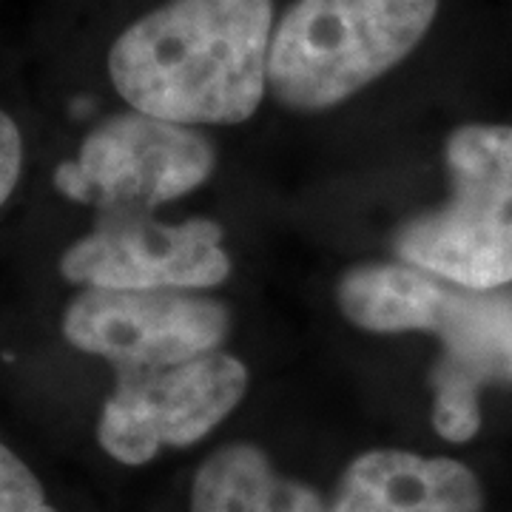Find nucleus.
<instances>
[{"label":"nucleus","mask_w":512,"mask_h":512,"mask_svg":"<svg viewBox=\"0 0 512 512\" xmlns=\"http://www.w3.org/2000/svg\"><path fill=\"white\" fill-rule=\"evenodd\" d=\"M441 0H293L274 26L268 89L291 111H328L396 69Z\"/></svg>","instance_id":"f03ea898"},{"label":"nucleus","mask_w":512,"mask_h":512,"mask_svg":"<svg viewBox=\"0 0 512 512\" xmlns=\"http://www.w3.org/2000/svg\"><path fill=\"white\" fill-rule=\"evenodd\" d=\"M225 231L214 220L160 222L151 214H106L60 259L83 288L208 291L231 276Z\"/></svg>","instance_id":"0eeeda50"},{"label":"nucleus","mask_w":512,"mask_h":512,"mask_svg":"<svg viewBox=\"0 0 512 512\" xmlns=\"http://www.w3.org/2000/svg\"><path fill=\"white\" fill-rule=\"evenodd\" d=\"M191 512H325L316 490L276 473L256 444H228L202 461Z\"/></svg>","instance_id":"9d476101"},{"label":"nucleus","mask_w":512,"mask_h":512,"mask_svg":"<svg viewBox=\"0 0 512 512\" xmlns=\"http://www.w3.org/2000/svg\"><path fill=\"white\" fill-rule=\"evenodd\" d=\"M0 512H57L35 473L6 444H0Z\"/></svg>","instance_id":"9b49d317"},{"label":"nucleus","mask_w":512,"mask_h":512,"mask_svg":"<svg viewBox=\"0 0 512 512\" xmlns=\"http://www.w3.org/2000/svg\"><path fill=\"white\" fill-rule=\"evenodd\" d=\"M20 165H23V140L15 126V120L0 111V208L12 197L15 185L20 180Z\"/></svg>","instance_id":"f8f14e48"},{"label":"nucleus","mask_w":512,"mask_h":512,"mask_svg":"<svg viewBox=\"0 0 512 512\" xmlns=\"http://www.w3.org/2000/svg\"><path fill=\"white\" fill-rule=\"evenodd\" d=\"M271 37V0H165L114 40L111 83L171 123H245L268 92Z\"/></svg>","instance_id":"f257e3e1"},{"label":"nucleus","mask_w":512,"mask_h":512,"mask_svg":"<svg viewBox=\"0 0 512 512\" xmlns=\"http://www.w3.org/2000/svg\"><path fill=\"white\" fill-rule=\"evenodd\" d=\"M478 476L456 458L370 450L353 458L325 512H481Z\"/></svg>","instance_id":"1a4fd4ad"},{"label":"nucleus","mask_w":512,"mask_h":512,"mask_svg":"<svg viewBox=\"0 0 512 512\" xmlns=\"http://www.w3.org/2000/svg\"><path fill=\"white\" fill-rule=\"evenodd\" d=\"M421 333L441 342V359L430 370L433 427L441 439L464 444L481 427V390L512 384V296L501 288H450L441 279Z\"/></svg>","instance_id":"6e6552de"},{"label":"nucleus","mask_w":512,"mask_h":512,"mask_svg":"<svg viewBox=\"0 0 512 512\" xmlns=\"http://www.w3.org/2000/svg\"><path fill=\"white\" fill-rule=\"evenodd\" d=\"M444 160L450 200L404 222L393 251L450 285L498 291L512 282V126L456 128Z\"/></svg>","instance_id":"7ed1b4c3"},{"label":"nucleus","mask_w":512,"mask_h":512,"mask_svg":"<svg viewBox=\"0 0 512 512\" xmlns=\"http://www.w3.org/2000/svg\"><path fill=\"white\" fill-rule=\"evenodd\" d=\"M248 390V367L214 350L183 365L117 373L97 421L114 461L140 467L163 447H191L220 427Z\"/></svg>","instance_id":"39448f33"},{"label":"nucleus","mask_w":512,"mask_h":512,"mask_svg":"<svg viewBox=\"0 0 512 512\" xmlns=\"http://www.w3.org/2000/svg\"><path fill=\"white\" fill-rule=\"evenodd\" d=\"M217 165L211 140L194 126L146 111L114 114L60 163L55 188L66 200L106 214H151L200 188Z\"/></svg>","instance_id":"20e7f679"},{"label":"nucleus","mask_w":512,"mask_h":512,"mask_svg":"<svg viewBox=\"0 0 512 512\" xmlns=\"http://www.w3.org/2000/svg\"><path fill=\"white\" fill-rule=\"evenodd\" d=\"M228 308L197 291L83 288L63 313L66 342L106 359L114 373L183 365L222 348Z\"/></svg>","instance_id":"423d86ee"}]
</instances>
